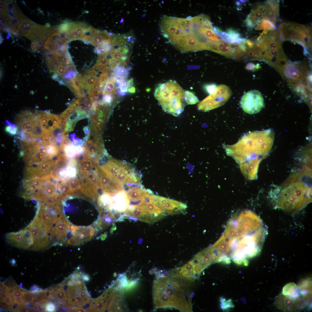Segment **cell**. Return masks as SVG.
<instances>
[{
    "instance_id": "10",
    "label": "cell",
    "mask_w": 312,
    "mask_h": 312,
    "mask_svg": "<svg viewBox=\"0 0 312 312\" xmlns=\"http://www.w3.org/2000/svg\"><path fill=\"white\" fill-rule=\"evenodd\" d=\"M61 206L60 205H46L41 202L33 220L47 233H50L62 212Z\"/></svg>"
},
{
    "instance_id": "51",
    "label": "cell",
    "mask_w": 312,
    "mask_h": 312,
    "mask_svg": "<svg viewBox=\"0 0 312 312\" xmlns=\"http://www.w3.org/2000/svg\"><path fill=\"white\" fill-rule=\"evenodd\" d=\"M42 290L38 285H34L30 288V291L32 292L38 291Z\"/></svg>"
},
{
    "instance_id": "52",
    "label": "cell",
    "mask_w": 312,
    "mask_h": 312,
    "mask_svg": "<svg viewBox=\"0 0 312 312\" xmlns=\"http://www.w3.org/2000/svg\"><path fill=\"white\" fill-rule=\"evenodd\" d=\"M31 47L32 49L34 51H36L38 50L39 48L38 42H32L31 44Z\"/></svg>"
},
{
    "instance_id": "50",
    "label": "cell",
    "mask_w": 312,
    "mask_h": 312,
    "mask_svg": "<svg viewBox=\"0 0 312 312\" xmlns=\"http://www.w3.org/2000/svg\"><path fill=\"white\" fill-rule=\"evenodd\" d=\"M0 28L6 27L7 26V23L4 17L0 15Z\"/></svg>"
},
{
    "instance_id": "32",
    "label": "cell",
    "mask_w": 312,
    "mask_h": 312,
    "mask_svg": "<svg viewBox=\"0 0 312 312\" xmlns=\"http://www.w3.org/2000/svg\"><path fill=\"white\" fill-rule=\"evenodd\" d=\"M35 23L24 15L19 21L18 28L22 35L28 38Z\"/></svg>"
},
{
    "instance_id": "53",
    "label": "cell",
    "mask_w": 312,
    "mask_h": 312,
    "mask_svg": "<svg viewBox=\"0 0 312 312\" xmlns=\"http://www.w3.org/2000/svg\"><path fill=\"white\" fill-rule=\"evenodd\" d=\"M0 12L4 10L6 8V3L5 1H0Z\"/></svg>"
},
{
    "instance_id": "3",
    "label": "cell",
    "mask_w": 312,
    "mask_h": 312,
    "mask_svg": "<svg viewBox=\"0 0 312 312\" xmlns=\"http://www.w3.org/2000/svg\"><path fill=\"white\" fill-rule=\"evenodd\" d=\"M311 171L300 170L291 175L272 196L276 208L291 212L299 211L312 201Z\"/></svg>"
},
{
    "instance_id": "56",
    "label": "cell",
    "mask_w": 312,
    "mask_h": 312,
    "mask_svg": "<svg viewBox=\"0 0 312 312\" xmlns=\"http://www.w3.org/2000/svg\"><path fill=\"white\" fill-rule=\"evenodd\" d=\"M14 291V287H12L9 288L7 291L8 296H9L10 295L13 294Z\"/></svg>"
},
{
    "instance_id": "20",
    "label": "cell",
    "mask_w": 312,
    "mask_h": 312,
    "mask_svg": "<svg viewBox=\"0 0 312 312\" xmlns=\"http://www.w3.org/2000/svg\"><path fill=\"white\" fill-rule=\"evenodd\" d=\"M207 50L217 53L225 57L237 58V44H231L221 40L215 42L209 40L207 44Z\"/></svg>"
},
{
    "instance_id": "59",
    "label": "cell",
    "mask_w": 312,
    "mask_h": 312,
    "mask_svg": "<svg viewBox=\"0 0 312 312\" xmlns=\"http://www.w3.org/2000/svg\"><path fill=\"white\" fill-rule=\"evenodd\" d=\"M39 139L42 142L44 141L45 140V135L44 134L42 135L39 137Z\"/></svg>"
},
{
    "instance_id": "9",
    "label": "cell",
    "mask_w": 312,
    "mask_h": 312,
    "mask_svg": "<svg viewBox=\"0 0 312 312\" xmlns=\"http://www.w3.org/2000/svg\"><path fill=\"white\" fill-rule=\"evenodd\" d=\"M214 262H216L215 259L210 247L197 253L182 267L185 275L193 281L198 278L204 269Z\"/></svg>"
},
{
    "instance_id": "13",
    "label": "cell",
    "mask_w": 312,
    "mask_h": 312,
    "mask_svg": "<svg viewBox=\"0 0 312 312\" xmlns=\"http://www.w3.org/2000/svg\"><path fill=\"white\" fill-rule=\"evenodd\" d=\"M240 106L244 111L249 114H253L259 112L264 106V99L258 90L248 91L242 97Z\"/></svg>"
},
{
    "instance_id": "49",
    "label": "cell",
    "mask_w": 312,
    "mask_h": 312,
    "mask_svg": "<svg viewBox=\"0 0 312 312\" xmlns=\"http://www.w3.org/2000/svg\"><path fill=\"white\" fill-rule=\"evenodd\" d=\"M94 67L96 69L100 71H103L107 68L105 67L102 64L97 61Z\"/></svg>"
},
{
    "instance_id": "60",
    "label": "cell",
    "mask_w": 312,
    "mask_h": 312,
    "mask_svg": "<svg viewBox=\"0 0 312 312\" xmlns=\"http://www.w3.org/2000/svg\"><path fill=\"white\" fill-rule=\"evenodd\" d=\"M10 262L12 266H15V265H16V261L14 259L10 260Z\"/></svg>"
},
{
    "instance_id": "37",
    "label": "cell",
    "mask_w": 312,
    "mask_h": 312,
    "mask_svg": "<svg viewBox=\"0 0 312 312\" xmlns=\"http://www.w3.org/2000/svg\"><path fill=\"white\" fill-rule=\"evenodd\" d=\"M86 75L83 77L85 83L88 89L90 90L94 86L98 81L99 78L96 76V74H94L89 70L85 73Z\"/></svg>"
},
{
    "instance_id": "26",
    "label": "cell",
    "mask_w": 312,
    "mask_h": 312,
    "mask_svg": "<svg viewBox=\"0 0 312 312\" xmlns=\"http://www.w3.org/2000/svg\"><path fill=\"white\" fill-rule=\"evenodd\" d=\"M67 41L58 31L48 38L45 42L44 47L51 51L58 50L65 47Z\"/></svg>"
},
{
    "instance_id": "43",
    "label": "cell",
    "mask_w": 312,
    "mask_h": 312,
    "mask_svg": "<svg viewBox=\"0 0 312 312\" xmlns=\"http://www.w3.org/2000/svg\"><path fill=\"white\" fill-rule=\"evenodd\" d=\"M67 69L66 68L61 64H59L56 68L54 72L56 73L57 75L62 76L65 75L67 71Z\"/></svg>"
},
{
    "instance_id": "31",
    "label": "cell",
    "mask_w": 312,
    "mask_h": 312,
    "mask_svg": "<svg viewBox=\"0 0 312 312\" xmlns=\"http://www.w3.org/2000/svg\"><path fill=\"white\" fill-rule=\"evenodd\" d=\"M126 192L129 200L136 202L144 201L146 198L152 192L138 187L130 189Z\"/></svg>"
},
{
    "instance_id": "34",
    "label": "cell",
    "mask_w": 312,
    "mask_h": 312,
    "mask_svg": "<svg viewBox=\"0 0 312 312\" xmlns=\"http://www.w3.org/2000/svg\"><path fill=\"white\" fill-rule=\"evenodd\" d=\"M191 19L193 24L196 26L213 29L209 17L204 14H201Z\"/></svg>"
},
{
    "instance_id": "54",
    "label": "cell",
    "mask_w": 312,
    "mask_h": 312,
    "mask_svg": "<svg viewBox=\"0 0 312 312\" xmlns=\"http://www.w3.org/2000/svg\"><path fill=\"white\" fill-rule=\"evenodd\" d=\"M85 106L88 108L91 109L92 107V102L89 100H85L84 101Z\"/></svg>"
},
{
    "instance_id": "62",
    "label": "cell",
    "mask_w": 312,
    "mask_h": 312,
    "mask_svg": "<svg viewBox=\"0 0 312 312\" xmlns=\"http://www.w3.org/2000/svg\"><path fill=\"white\" fill-rule=\"evenodd\" d=\"M128 91L131 92H134L135 91V89L134 88H131L128 90Z\"/></svg>"
},
{
    "instance_id": "36",
    "label": "cell",
    "mask_w": 312,
    "mask_h": 312,
    "mask_svg": "<svg viewBox=\"0 0 312 312\" xmlns=\"http://www.w3.org/2000/svg\"><path fill=\"white\" fill-rule=\"evenodd\" d=\"M64 154L67 157H73L84 153L83 147H76L70 144L66 146L64 148Z\"/></svg>"
},
{
    "instance_id": "17",
    "label": "cell",
    "mask_w": 312,
    "mask_h": 312,
    "mask_svg": "<svg viewBox=\"0 0 312 312\" xmlns=\"http://www.w3.org/2000/svg\"><path fill=\"white\" fill-rule=\"evenodd\" d=\"M70 224L62 212L51 232L52 241L59 244L65 242L67 234L70 231Z\"/></svg>"
},
{
    "instance_id": "44",
    "label": "cell",
    "mask_w": 312,
    "mask_h": 312,
    "mask_svg": "<svg viewBox=\"0 0 312 312\" xmlns=\"http://www.w3.org/2000/svg\"><path fill=\"white\" fill-rule=\"evenodd\" d=\"M217 86L214 83L207 84L204 86V88L206 92L209 94H211L215 90Z\"/></svg>"
},
{
    "instance_id": "39",
    "label": "cell",
    "mask_w": 312,
    "mask_h": 312,
    "mask_svg": "<svg viewBox=\"0 0 312 312\" xmlns=\"http://www.w3.org/2000/svg\"><path fill=\"white\" fill-rule=\"evenodd\" d=\"M185 100L187 105L195 104L199 102L197 97L192 92L188 90L185 91Z\"/></svg>"
},
{
    "instance_id": "29",
    "label": "cell",
    "mask_w": 312,
    "mask_h": 312,
    "mask_svg": "<svg viewBox=\"0 0 312 312\" xmlns=\"http://www.w3.org/2000/svg\"><path fill=\"white\" fill-rule=\"evenodd\" d=\"M161 29L164 36L168 39L172 36L179 27L173 17L164 16L161 20Z\"/></svg>"
},
{
    "instance_id": "42",
    "label": "cell",
    "mask_w": 312,
    "mask_h": 312,
    "mask_svg": "<svg viewBox=\"0 0 312 312\" xmlns=\"http://www.w3.org/2000/svg\"><path fill=\"white\" fill-rule=\"evenodd\" d=\"M7 125L5 128V131L11 135H14L18 133V127L15 124L12 123L6 120Z\"/></svg>"
},
{
    "instance_id": "2",
    "label": "cell",
    "mask_w": 312,
    "mask_h": 312,
    "mask_svg": "<svg viewBox=\"0 0 312 312\" xmlns=\"http://www.w3.org/2000/svg\"><path fill=\"white\" fill-rule=\"evenodd\" d=\"M272 134L269 130L250 132L244 135L234 144H223L226 154L239 164L246 179L253 180L257 178L259 164L272 147Z\"/></svg>"
},
{
    "instance_id": "45",
    "label": "cell",
    "mask_w": 312,
    "mask_h": 312,
    "mask_svg": "<svg viewBox=\"0 0 312 312\" xmlns=\"http://www.w3.org/2000/svg\"><path fill=\"white\" fill-rule=\"evenodd\" d=\"M221 306L222 308L224 309H226L229 308L233 307V305L231 300H226L225 299L222 298L220 300Z\"/></svg>"
},
{
    "instance_id": "25",
    "label": "cell",
    "mask_w": 312,
    "mask_h": 312,
    "mask_svg": "<svg viewBox=\"0 0 312 312\" xmlns=\"http://www.w3.org/2000/svg\"><path fill=\"white\" fill-rule=\"evenodd\" d=\"M112 199V203L108 211L111 213H119L125 211L129 206V200L126 192L124 190L121 191L117 193Z\"/></svg>"
},
{
    "instance_id": "19",
    "label": "cell",
    "mask_w": 312,
    "mask_h": 312,
    "mask_svg": "<svg viewBox=\"0 0 312 312\" xmlns=\"http://www.w3.org/2000/svg\"><path fill=\"white\" fill-rule=\"evenodd\" d=\"M43 177L41 183L32 195L31 199L41 201L57 194V183L52 181L50 175Z\"/></svg>"
},
{
    "instance_id": "64",
    "label": "cell",
    "mask_w": 312,
    "mask_h": 312,
    "mask_svg": "<svg viewBox=\"0 0 312 312\" xmlns=\"http://www.w3.org/2000/svg\"><path fill=\"white\" fill-rule=\"evenodd\" d=\"M10 35L9 34H8L6 37V39H9L10 37Z\"/></svg>"
},
{
    "instance_id": "21",
    "label": "cell",
    "mask_w": 312,
    "mask_h": 312,
    "mask_svg": "<svg viewBox=\"0 0 312 312\" xmlns=\"http://www.w3.org/2000/svg\"><path fill=\"white\" fill-rule=\"evenodd\" d=\"M59 162L56 160H50L36 166L28 167L25 171L26 179L35 177H42L50 175L52 170L58 164Z\"/></svg>"
},
{
    "instance_id": "27",
    "label": "cell",
    "mask_w": 312,
    "mask_h": 312,
    "mask_svg": "<svg viewBox=\"0 0 312 312\" xmlns=\"http://www.w3.org/2000/svg\"><path fill=\"white\" fill-rule=\"evenodd\" d=\"M133 205L148 213L155 222L161 219L166 215L164 211L152 202L142 201L138 204Z\"/></svg>"
},
{
    "instance_id": "40",
    "label": "cell",
    "mask_w": 312,
    "mask_h": 312,
    "mask_svg": "<svg viewBox=\"0 0 312 312\" xmlns=\"http://www.w3.org/2000/svg\"><path fill=\"white\" fill-rule=\"evenodd\" d=\"M271 9L274 16L278 18L279 14V1L278 0H267L265 1Z\"/></svg>"
},
{
    "instance_id": "15",
    "label": "cell",
    "mask_w": 312,
    "mask_h": 312,
    "mask_svg": "<svg viewBox=\"0 0 312 312\" xmlns=\"http://www.w3.org/2000/svg\"><path fill=\"white\" fill-rule=\"evenodd\" d=\"M5 237L8 243L22 249L31 248L34 244L32 234L26 227L18 232L8 233L6 234Z\"/></svg>"
},
{
    "instance_id": "47",
    "label": "cell",
    "mask_w": 312,
    "mask_h": 312,
    "mask_svg": "<svg viewBox=\"0 0 312 312\" xmlns=\"http://www.w3.org/2000/svg\"><path fill=\"white\" fill-rule=\"evenodd\" d=\"M77 75L75 71L70 70L68 71L64 75V79H71L76 77Z\"/></svg>"
},
{
    "instance_id": "16",
    "label": "cell",
    "mask_w": 312,
    "mask_h": 312,
    "mask_svg": "<svg viewBox=\"0 0 312 312\" xmlns=\"http://www.w3.org/2000/svg\"><path fill=\"white\" fill-rule=\"evenodd\" d=\"M70 231L72 236L68 239L67 244L73 245H78L90 240L94 235L95 231L91 226H79L72 225Z\"/></svg>"
},
{
    "instance_id": "57",
    "label": "cell",
    "mask_w": 312,
    "mask_h": 312,
    "mask_svg": "<svg viewBox=\"0 0 312 312\" xmlns=\"http://www.w3.org/2000/svg\"><path fill=\"white\" fill-rule=\"evenodd\" d=\"M4 300L5 303L8 304L10 305L12 304V303L11 299L10 297V296H6L4 298Z\"/></svg>"
},
{
    "instance_id": "30",
    "label": "cell",
    "mask_w": 312,
    "mask_h": 312,
    "mask_svg": "<svg viewBox=\"0 0 312 312\" xmlns=\"http://www.w3.org/2000/svg\"><path fill=\"white\" fill-rule=\"evenodd\" d=\"M217 35L222 41L231 44H238L246 40L238 31L231 29H227L226 31H221Z\"/></svg>"
},
{
    "instance_id": "63",
    "label": "cell",
    "mask_w": 312,
    "mask_h": 312,
    "mask_svg": "<svg viewBox=\"0 0 312 312\" xmlns=\"http://www.w3.org/2000/svg\"><path fill=\"white\" fill-rule=\"evenodd\" d=\"M3 40V39L2 36L0 35V44L1 43Z\"/></svg>"
},
{
    "instance_id": "28",
    "label": "cell",
    "mask_w": 312,
    "mask_h": 312,
    "mask_svg": "<svg viewBox=\"0 0 312 312\" xmlns=\"http://www.w3.org/2000/svg\"><path fill=\"white\" fill-rule=\"evenodd\" d=\"M126 213L129 216L137 219L149 223L155 222L151 216L144 210L131 205L128 206L125 211Z\"/></svg>"
},
{
    "instance_id": "61",
    "label": "cell",
    "mask_w": 312,
    "mask_h": 312,
    "mask_svg": "<svg viewBox=\"0 0 312 312\" xmlns=\"http://www.w3.org/2000/svg\"><path fill=\"white\" fill-rule=\"evenodd\" d=\"M82 277L83 279L86 281H88L89 279V278L88 276L86 274H84L82 276Z\"/></svg>"
},
{
    "instance_id": "7",
    "label": "cell",
    "mask_w": 312,
    "mask_h": 312,
    "mask_svg": "<svg viewBox=\"0 0 312 312\" xmlns=\"http://www.w3.org/2000/svg\"><path fill=\"white\" fill-rule=\"evenodd\" d=\"M81 274L74 273L61 285L67 293L68 307H81L89 302L90 297L83 280L81 278Z\"/></svg>"
},
{
    "instance_id": "14",
    "label": "cell",
    "mask_w": 312,
    "mask_h": 312,
    "mask_svg": "<svg viewBox=\"0 0 312 312\" xmlns=\"http://www.w3.org/2000/svg\"><path fill=\"white\" fill-rule=\"evenodd\" d=\"M82 147L85 156L91 158L104 153L105 151L101 135L92 122L88 137Z\"/></svg>"
},
{
    "instance_id": "12",
    "label": "cell",
    "mask_w": 312,
    "mask_h": 312,
    "mask_svg": "<svg viewBox=\"0 0 312 312\" xmlns=\"http://www.w3.org/2000/svg\"><path fill=\"white\" fill-rule=\"evenodd\" d=\"M268 20L275 23L278 20L266 1L257 4L252 8L250 13L245 21L247 26L252 28L261 21Z\"/></svg>"
},
{
    "instance_id": "58",
    "label": "cell",
    "mask_w": 312,
    "mask_h": 312,
    "mask_svg": "<svg viewBox=\"0 0 312 312\" xmlns=\"http://www.w3.org/2000/svg\"><path fill=\"white\" fill-rule=\"evenodd\" d=\"M9 296L12 304L16 302V297L14 296V294L10 295Z\"/></svg>"
},
{
    "instance_id": "5",
    "label": "cell",
    "mask_w": 312,
    "mask_h": 312,
    "mask_svg": "<svg viewBox=\"0 0 312 312\" xmlns=\"http://www.w3.org/2000/svg\"><path fill=\"white\" fill-rule=\"evenodd\" d=\"M154 95L165 112L177 116L183 111L186 104L185 91L176 81L170 80L159 84Z\"/></svg>"
},
{
    "instance_id": "55",
    "label": "cell",
    "mask_w": 312,
    "mask_h": 312,
    "mask_svg": "<svg viewBox=\"0 0 312 312\" xmlns=\"http://www.w3.org/2000/svg\"><path fill=\"white\" fill-rule=\"evenodd\" d=\"M16 302L19 303L20 304H24L26 303L21 297H16Z\"/></svg>"
},
{
    "instance_id": "1",
    "label": "cell",
    "mask_w": 312,
    "mask_h": 312,
    "mask_svg": "<svg viewBox=\"0 0 312 312\" xmlns=\"http://www.w3.org/2000/svg\"><path fill=\"white\" fill-rule=\"evenodd\" d=\"M226 226L231 236V259L237 264L247 265V259L260 252L268 234L267 227L259 216L248 210L231 218Z\"/></svg>"
},
{
    "instance_id": "41",
    "label": "cell",
    "mask_w": 312,
    "mask_h": 312,
    "mask_svg": "<svg viewBox=\"0 0 312 312\" xmlns=\"http://www.w3.org/2000/svg\"><path fill=\"white\" fill-rule=\"evenodd\" d=\"M115 80L114 77H112L107 80L104 88L103 92L104 94L106 93L111 94L113 93L114 89Z\"/></svg>"
},
{
    "instance_id": "11",
    "label": "cell",
    "mask_w": 312,
    "mask_h": 312,
    "mask_svg": "<svg viewBox=\"0 0 312 312\" xmlns=\"http://www.w3.org/2000/svg\"><path fill=\"white\" fill-rule=\"evenodd\" d=\"M232 94L230 88L224 84L217 86L212 94L200 102L197 105L198 110L206 112L224 105Z\"/></svg>"
},
{
    "instance_id": "18",
    "label": "cell",
    "mask_w": 312,
    "mask_h": 312,
    "mask_svg": "<svg viewBox=\"0 0 312 312\" xmlns=\"http://www.w3.org/2000/svg\"><path fill=\"white\" fill-rule=\"evenodd\" d=\"M26 227L31 231L34 237L31 249L38 251L47 248L50 244L49 233L33 220Z\"/></svg>"
},
{
    "instance_id": "6",
    "label": "cell",
    "mask_w": 312,
    "mask_h": 312,
    "mask_svg": "<svg viewBox=\"0 0 312 312\" xmlns=\"http://www.w3.org/2000/svg\"><path fill=\"white\" fill-rule=\"evenodd\" d=\"M91 122L89 115L85 109L77 107L67 118L64 135L70 144L81 147L88 137Z\"/></svg>"
},
{
    "instance_id": "4",
    "label": "cell",
    "mask_w": 312,
    "mask_h": 312,
    "mask_svg": "<svg viewBox=\"0 0 312 312\" xmlns=\"http://www.w3.org/2000/svg\"><path fill=\"white\" fill-rule=\"evenodd\" d=\"M181 285L172 276H156L153 287L155 308H171L181 312L192 311L191 298Z\"/></svg>"
},
{
    "instance_id": "8",
    "label": "cell",
    "mask_w": 312,
    "mask_h": 312,
    "mask_svg": "<svg viewBox=\"0 0 312 312\" xmlns=\"http://www.w3.org/2000/svg\"><path fill=\"white\" fill-rule=\"evenodd\" d=\"M278 29L283 41H290L306 48H311V27L294 23L285 22L281 23Z\"/></svg>"
},
{
    "instance_id": "48",
    "label": "cell",
    "mask_w": 312,
    "mask_h": 312,
    "mask_svg": "<svg viewBox=\"0 0 312 312\" xmlns=\"http://www.w3.org/2000/svg\"><path fill=\"white\" fill-rule=\"evenodd\" d=\"M21 308L20 304L16 302H15L12 304L10 311L15 312L20 311Z\"/></svg>"
},
{
    "instance_id": "24",
    "label": "cell",
    "mask_w": 312,
    "mask_h": 312,
    "mask_svg": "<svg viewBox=\"0 0 312 312\" xmlns=\"http://www.w3.org/2000/svg\"><path fill=\"white\" fill-rule=\"evenodd\" d=\"M116 290V289L110 288L100 296L92 300L90 302L89 310L92 312L105 311Z\"/></svg>"
},
{
    "instance_id": "46",
    "label": "cell",
    "mask_w": 312,
    "mask_h": 312,
    "mask_svg": "<svg viewBox=\"0 0 312 312\" xmlns=\"http://www.w3.org/2000/svg\"><path fill=\"white\" fill-rule=\"evenodd\" d=\"M45 311L54 312L56 309V306L54 303L52 302H48L45 305Z\"/></svg>"
},
{
    "instance_id": "23",
    "label": "cell",
    "mask_w": 312,
    "mask_h": 312,
    "mask_svg": "<svg viewBox=\"0 0 312 312\" xmlns=\"http://www.w3.org/2000/svg\"><path fill=\"white\" fill-rule=\"evenodd\" d=\"M97 175L102 192L110 196L114 195L124 190L109 178L101 168L96 166Z\"/></svg>"
},
{
    "instance_id": "35",
    "label": "cell",
    "mask_w": 312,
    "mask_h": 312,
    "mask_svg": "<svg viewBox=\"0 0 312 312\" xmlns=\"http://www.w3.org/2000/svg\"><path fill=\"white\" fill-rule=\"evenodd\" d=\"M178 24L179 28L189 34L192 32L193 29L194 25L191 19V18H183L173 17Z\"/></svg>"
},
{
    "instance_id": "38",
    "label": "cell",
    "mask_w": 312,
    "mask_h": 312,
    "mask_svg": "<svg viewBox=\"0 0 312 312\" xmlns=\"http://www.w3.org/2000/svg\"><path fill=\"white\" fill-rule=\"evenodd\" d=\"M255 29L259 30L263 29L264 31H268L276 29V26L274 22L265 19L259 23Z\"/></svg>"
},
{
    "instance_id": "22",
    "label": "cell",
    "mask_w": 312,
    "mask_h": 312,
    "mask_svg": "<svg viewBox=\"0 0 312 312\" xmlns=\"http://www.w3.org/2000/svg\"><path fill=\"white\" fill-rule=\"evenodd\" d=\"M207 43H202L198 39L195 32L193 31L184 38L175 47L183 52L196 51L206 50Z\"/></svg>"
},
{
    "instance_id": "33",
    "label": "cell",
    "mask_w": 312,
    "mask_h": 312,
    "mask_svg": "<svg viewBox=\"0 0 312 312\" xmlns=\"http://www.w3.org/2000/svg\"><path fill=\"white\" fill-rule=\"evenodd\" d=\"M194 29L195 30V32L198 33L206 39H208L209 40L215 42H218L222 40L216 34L213 29L194 26L193 30Z\"/></svg>"
}]
</instances>
